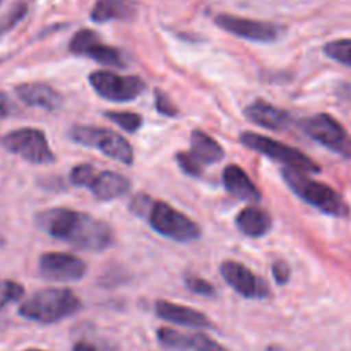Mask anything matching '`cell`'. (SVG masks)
<instances>
[{
    "instance_id": "obj_1",
    "label": "cell",
    "mask_w": 351,
    "mask_h": 351,
    "mask_svg": "<svg viewBox=\"0 0 351 351\" xmlns=\"http://www.w3.org/2000/svg\"><path fill=\"white\" fill-rule=\"evenodd\" d=\"M34 223L41 232L81 250L101 252L115 242V233L108 223L72 209H45L34 216Z\"/></svg>"
},
{
    "instance_id": "obj_2",
    "label": "cell",
    "mask_w": 351,
    "mask_h": 351,
    "mask_svg": "<svg viewBox=\"0 0 351 351\" xmlns=\"http://www.w3.org/2000/svg\"><path fill=\"white\" fill-rule=\"evenodd\" d=\"M130 211L134 215L146 218L151 228L167 239L175 242H194L201 239V226L192 221L189 216L180 213L178 209L171 208L168 202L153 201L147 195L141 194L130 202Z\"/></svg>"
},
{
    "instance_id": "obj_3",
    "label": "cell",
    "mask_w": 351,
    "mask_h": 351,
    "mask_svg": "<svg viewBox=\"0 0 351 351\" xmlns=\"http://www.w3.org/2000/svg\"><path fill=\"white\" fill-rule=\"evenodd\" d=\"M81 305L77 295L69 288H45L21 304L19 315L38 324H55L74 315Z\"/></svg>"
},
{
    "instance_id": "obj_4",
    "label": "cell",
    "mask_w": 351,
    "mask_h": 351,
    "mask_svg": "<svg viewBox=\"0 0 351 351\" xmlns=\"http://www.w3.org/2000/svg\"><path fill=\"white\" fill-rule=\"evenodd\" d=\"M283 178L288 187L295 195L305 201L307 204L314 206L321 213L335 218H346L350 215V208L341 195L322 182L314 180L305 171L285 168Z\"/></svg>"
},
{
    "instance_id": "obj_5",
    "label": "cell",
    "mask_w": 351,
    "mask_h": 351,
    "mask_svg": "<svg viewBox=\"0 0 351 351\" xmlns=\"http://www.w3.org/2000/svg\"><path fill=\"white\" fill-rule=\"evenodd\" d=\"M69 137L74 143L101 151L105 156L120 161V163H134V151L129 141L123 136H120V134L113 132V130L105 129V127L74 125L71 132H69Z\"/></svg>"
},
{
    "instance_id": "obj_6",
    "label": "cell",
    "mask_w": 351,
    "mask_h": 351,
    "mask_svg": "<svg viewBox=\"0 0 351 351\" xmlns=\"http://www.w3.org/2000/svg\"><path fill=\"white\" fill-rule=\"evenodd\" d=\"M72 185L86 187L98 201H113L130 191V180L115 171H98L93 165H77L71 171Z\"/></svg>"
},
{
    "instance_id": "obj_7",
    "label": "cell",
    "mask_w": 351,
    "mask_h": 351,
    "mask_svg": "<svg viewBox=\"0 0 351 351\" xmlns=\"http://www.w3.org/2000/svg\"><path fill=\"white\" fill-rule=\"evenodd\" d=\"M240 143L249 149L256 151V153L287 165V168L305 171V173H319L321 171L319 165L307 154L288 146V144L280 143V141L271 139V137L254 132H243L240 134Z\"/></svg>"
},
{
    "instance_id": "obj_8",
    "label": "cell",
    "mask_w": 351,
    "mask_h": 351,
    "mask_svg": "<svg viewBox=\"0 0 351 351\" xmlns=\"http://www.w3.org/2000/svg\"><path fill=\"white\" fill-rule=\"evenodd\" d=\"M0 146L33 165H50L55 161V154L50 149L45 132L33 127L10 130L0 137Z\"/></svg>"
},
{
    "instance_id": "obj_9",
    "label": "cell",
    "mask_w": 351,
    "mask_h": 351,
    "mask_svg": "<svg viewBox=\"0 0 351 351\" xmlns=\"http://www.w3.org/2000/svg\"><path fill=\"white\" fill-rule=\"evenodd\" d=\"M302 129L311 139L343 158H351V136L348 130L328 113H317L302 122Z\"/></svg>"
},
{
    "instance_id": "obj_10",
    "label": "cell",
    "mask_w": 351,
    "mask_h": 351,
    "mask_svg": "<svg viewBox=\"0 0 351 351\" xmlns=\"http://www.w3.org/2000/svg\"><path fill=\"white\" fill-rule=\"evenodd\" d=\"M89 84L101 98L113 103L132 101L146 89L143 79L136 75H119L110 71H96L89 74Z\"/></svg>"
},
{
    "instance_id": "obj_11",
    "label": "cell",
    "mask_w": 351,
    "mask_h": 351,
    "mask_svg": "<svg viewBox=\"0 0 351 351\" xmlns=\"http://www.w3.org/2000/svg\"><path fill=\"white\" fill-rule=\"evenodd\" d=\"M215 23L226 33L235 34L242 40L256 41V43H273L287 33V29L280 24L247 19V17L232 16V14H218L215 17Z\"/></svg>"
},
{
    "instance_id": "obj_12",
    "label": "cell",
    "mask_w": 351,
    "mask_h": 351,
    "mask_svg": "<svg viewBox=\"0 0 351 351\" xmlns=\"http://www.w3.org/2000/svg\"><path fill=\"white\" fill-rule=\"evenodd\" d=\"M38 269L45 280L71 283V281H79L86 276L88 264L81 257H75L72 254L47 252L40 257Z\"/></svg>"
},
{
    "instance_id": "obj_13",
    "label": "cell",
    "mask_w": 351,
    "mask_h": 351,
    "mask_svg": "<svg viewBox=\"0 0 351 351\" xmlns=\"http://www.w3.org/2000/svg\"><path fill=\"white\" fill-rule=\"evenodd\" d=\"M69 50L74 55H81V57L93 58V60L99 62L103 65H110V67H125L122 55L117 48L105 45L99 38L98 33L91 29H81L72 36L71 43H69Z\"/></svg>"
},
{
    "instance_id": "obj_14",
    "label": "cell",
    "mask_w": 351,
    "mask_h": 351,
    "mask_svg": "<svg viewBox=\"0 0 351 351\" xmlns=\"http://www.w3.org/2000/svg\"><path fill=\"white\" fill-rule=\"evenodd\" d=\"M221 276L233 290L245 298H266L269 297V287L263 278L256 276L252 271L237 261H225L219 267Z\"/></svg>"
},
{
    "instance_id": "obj_15",
    "label": "cell",
    "mask_w": 351,
    "mask_h": 351,
    "mask_svg": "<svg viewBox=\"0 0 351 351\" xmlns=\"http://www.w3.org/2000/svg\"><path fill=\"white\" fill-rule=\"evenodd\" d=\"M158 341L167 348L173 350H191V351H228L218 341L206 335H184L175 329L161 328L158 329Z\"/></svg>"
},
{
    "instance_id": "obj_16",
    "label": "cell",
    "mask_w": 351,
    "mask_h": 351,
    "mask_svg": "<svg viewBox=\"0 0 351 351\" xmlns=\"http://www.w3.org/2000/svg\"><path fill=\"white\" fill-rule=\"evenodd\" d=\"M16 95L23 103L34 108H43L48 112H53L62 106V96L57 89L45 82H24L16 86Z\"/></svg>"
},
{
    "instance_id": "obj_17",
    "label": "cell",
    "mask_w": 351,
    "mask_h": 351,
    "mask_svg": "<svg viewBox=\"0 0 351 351\" xmlns=\"http://www.w3.org/2000/svg\"><path fill=\"white\" fill-rule=\"evenodd\" d=\"M154 311H156L158 317H161L163 321L173 322V324L187 326V328H213V322L206 317L202 312L194 311L191 307H185V305L171 304V302L160 300L154 305Z\"/></svg>"
},
{
    "instance_id": "obj_18",
    "label": "cell",
    "mask_w": 351,
    "mask_h": 351,
    "mask_svg": "<svg viewBox=\"0 0 351 351\" xmlns=\"http://www.w3.org/2000/svg\"><path fill=\"white\" fill-rule=\"evenodd\" d=\"M223 185H225L226 192L233 197L240 199L243 202H259L261 192L257 191L256 184L250 180L245 170L239 167V165H228L223 171Z\"/></svg>"
},
{
    "instance_id": "obj_19",
    "label": "cell",
    "mask_w": 351,
    "mask_h": 351,
    "mask_svg": "<svg viewBox=\"0 0 351 351\" xmlns=\"http://www.w3.org/2000/svg\"><path fill=\"white\" fill-rule=\"evenodd\" d=\"M245 117L256 125L269 130H281L290 125V115L264 99H256L250 103L245 108Z\"/></svg>"
},
{
    "instance_id": "obj_20",
    "label": "cell",
    "mask_w": 351,
    "mask_h": 351,
    "mask_svg": "<svg viewBox=\"0 0 351 351\" xmlns=\"http://www.w3.org/2000/svg\"><path fill=\"white\" fill-rule=\"evenodd\" d=\"M235 225L243 235L252 237V239H259V237L267 235L273 226V219H271L269 213L264 211L263 208L257 206H247L245 209L237 215Z\"/></svg>"
},
{
    "instance_id": "obj_21",
    "label": "cell",
    "mask_w": 351,
    "mask_h": 351,
    "mask_svg": "<svg viewBox=\"0 0 351 351\" xmlns=\"http://www.w3.org/2000/svg\"><path fill=\"white\" fill-rule=\"evenodd\" d=\"M137 14L134 0H98L91 10V19L103 24L110 21H129Z\"/></svg>"
},
{
    "instance_id": "obj_22",
    "label": "cell",
    "mask_w": 351,
    "mask_h": 351,
    "mask_svg": "<svg viewBox=\"0 0 351 351\" xmlns=\"http://www.w3.org/2000/svg\"><path fill=\"white\" fill-rule=\"evenodd\" d=\"M191 146L192 156L202 165H215L225 158L223 147L202 130H194L191 137Z\"/></svg>"
},
{
    "instance_id": "obj_23",
    "label": "cell",
    "mask_w": 351,
    "mask_h": 351,
    "mask_svg": "<svg viewBox=\"0 0 351 351\" xmlns=\"http://www.w3.org/2000/svg\"><path fill=\"white\" fill-rule=\"evenodd\" d=\"M324 53L331 60L351 69V38H341V40L329 41L328 45H324Z\"/></svg>"
},
{
    "instance_id": "obj_24",
    "label": "cell",
    "mask_w": 351,
    "mask_h": 351,
    "mask_svg": "<svg viewBox=\"0 0 351 351\" xmlns=\"http://www.w3.org/2000/svg\"><path fill=\"white\" fill-rule=\"evenodd\" d=\"M105 117L108 120H112L113 123H117L119 127H122V130L125 132H137V130L143 127V117L139 113L134 112H106Z\"/></svg>"
},
{
    "instance_id": "obj_25",
    "label": "cell",
    "mask_w": 351,
    "mask_h": 351,
    "mask_svg": "<svg viewBox=\"0 0 351 351\" xmlns=\"http://www.w3.org/2000/svg\"><path fill=\"white\" fill-rule=\"evenodd\" d=\"M23 285L12 280H0V308L17 302L19 298H23Z\"/></svg>"
},
{
    "instance_id": "obj_26",
    "label": "cell",
    "mask_w": 351,
    "mask_h": 351,
    "mask_svg": "<svg viewBox=\"0 0 351 351\" xmlns=\"http://www.w3.org/2000/svg\"><path fill=\"white\" fill-rule=\"evenodd\" d=\"M185 288L195 295H202V297H213L215 295V287L209 281L202 280V278L194 276V274H187L185 276Z\"/></svg>"
},
{
    "instance_id": "obj_27",
    "label": "cell",
    "mask_w": 351,
    "mask_h": 351,
    "mask_svg": "<svg viewBox=\"0 0 351 351\" xmlns=\"http://www.w3.org/2000/svg\"><path fill=\"white\" fill-rule=\"evenodd\" d=\"M177 161L178 165H180L182 170L187 175H191V177H199V175L202 173V163H199V161L192 156L191 151H189V153H178Z\"/></svg>"
},
{
    "instance_id": "obj_28",
    "label": "cell",
    "mask_w": 351,
    "mask_h": 351,
    "mask_svg": "<svg viewBox=\"0 0 351 351\" xmlns=\"http://www.w3.org/2000/svg\"><path fill=\"white\" fill-rule=\"evenodd\" d=\"M154 98H156V108L158 112L163 113V115L167 117H175L178 113L177 106L173 105V103L170 101V98H168L167 93L160 91V89H156V95H154Z\"/></svg>"
},
{
    "instance_id": "obj_29",
    "label": "cell",
    "mask_w": 351,
    "mask_h": 351,
    "mask_svg": "<svg viewBox=\"0 0 351 351\" xmlns=\"http://www.w3.org/2000/svg\"><path fill=\"white\" fill-rule=\"evenodd\" d=\"M273 276L276 283L287 285L290 281V266L285 261H276L273 263Z\"/></svg>"
},
{
    "instance_id": "obj_30",
    "label": "cell",
    "mask_w": 351,
    "mask_h": 351,
    "mask_svg": "<svg viewBox=\"0 0 351 351\" xmlns=\"http://www.w3.org/2000/svg\"><path fill=\"white\" fill-rule=\"evenodd\" d=\"M10 110H12V105H10L9 98L3 93H0V120L5 119L10 113Z\"/></svg>"
},
{
    "instance_id": "obj_31",
    "label": "cell",
    "mask_w": 351,
    "mask_h": 351,
    "mask_svg": "<svg viewBox=\"0 0 351 351\" xmlns=\"http://www.w3.org/2000/svg\"><path fill=\"white\" fill-rule=\"evenodd\" d=\"M336 93H338L341 98L351 101V82H341V84L338 86V89H336Z\"/></svg>"
},
{
    "instance_id": "obj_32",
    "label": "cell",
    "mask_w": 351,
    "mask_h": 351,
    "mask_svg": "<svg viewBox=\"0 0 351 351\" xmlns=\"http://www.w3.org/2000/svg\"><path fill=\"white\" fill-rule=\"evenodd\" d=\"M72 351H96V348L91 345V343L79 341V343H75L74 348H72Z\"/></svg>"
},
{
    "instance_id": "obj_33",
    "label": "cell",
    "mask_w": 351,
    "mask_h": 351,
    "mask_svg": "<svg viewBox=\"0 0 351 351\" xmlns=\"http://www.w3.org/2000/svg\"><path fill=\"white\" fill-rule=\"evenodd\" d=\"M26 351H43V350H26Z\"/></svg>"
},
{
    "instance_id": "obj_34",
    "label": "cell",
    "mask_w": 351,
    "mask_h": 351,
    "mask_svg": "<svg viewBox=\"0 0 351 351\" xmlns=\"http://www.w3.org/2000/svg\"><path fill=\"white\" fill-rule=\"evenodd\" d=\"M3 2V0H0V3H2Z\"/></svg>"
}]
</instances>
